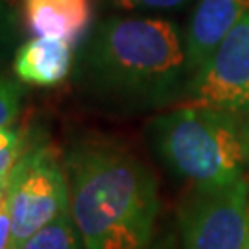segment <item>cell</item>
Segmentation results:
<instances>
[{
	"mask_svg": "<svg viewBox=\"0 0 249 249\" xmlns=\"http://www.w3.org/2000/svg\"><path fill=\"white\" fill-rule=\"evenodd\" d=\"M28 133L13 125L0 127V188H6L18 160L32 146H28Z\"/></svg>",
	"mask_w": 249,
	"mask_h": 249,
	"instance_id": "11",
	"label": "cell"
},
{
	"mask_svg": "<svg viewBox=\"0 0 249 249\" xmlns=\"http://www.w3.org/2000/svg\"><path fill=\"white\" fill-rule=\"evenodd\" d=\"M183 104L249 115V15L223 37L192 76Z\"/></svg>",
	"mask_w": 249,
	"mask_h": 249,
	"instance_id": "6",
	"label": "cell"
},
{
	"mask_svg": "<svg viewBox=\"0 0 249 249\" xmlns=\"http://www.w3.org/2000/svg\"><path fill=\"white\" fill-rule=\"evenodd\" d=\"M190 78L185 34L166 18H106L76 59L81 94L113 113H146L183 102Z\"/></svg>",
	"mask_w": 249,
	"mask_h": 249,
	"instance_id": "1",
	"label": "cell"
},
{
	"mask_svg": "<svg viewBox=\"0 0 249 249\" xmlns=\"http://www.w3.org/2000/svg\"><path fill=\"white\" fill-rule=\"evenodd\" d=\"M249 15V0H199L185 32L188 67L196 74L223 41ZM192 80V78H190Z\"/></svg>",
	"mask_w": 249,
	"mask_h": 249,
	"instance_id": "7",
	"label": "cell"
},
{
	"mask_svg": "<svg viewBox=\"0 0 249 249\" xmlns=\"http://www.w3.org/2000/svg\"><path fill=\"white\" fill-rule=\"evenodd\" d=\"M181 249H246L249 236V183L244 178L192 185L179 203Z\"/></svg>",
	"mask_w": 249,
	"mask_h": 249,
	"instance_id": "5",
	"label": "cell"
},
{
	"mask_svg": "<svg viewBox=\"0 0 249 249\" xmlns=\"http://www.w3.org/2000/svg\"><path fill=\"white\" fill-rule=\"evenodd\" d=\"M20 249H81V238L72 222L71 211L28 238Z\"/></svg>",
	"mask_w": 249,
	"mask_h": 249,
	"instance_id": "10",
	"label": "cell"
},
{
	"mask_svg": "<svg viewBox=\"0 0 249 249\" xmlns=\"http://www.w3.org/2000/svg\"><path fill=\"white\" fill-rule=\"evenodd\" d=\"M69 183L63 159L52 146H32L8 183L11 249L69 213Z\"/></svg>",
	"mask_w": 249,
	"mask_h": 249,
	"instance_id": "4",
	"label": "cell"
},
{
	"mask_svg": "<svg viewBox=\"0 0 249 249\" xmlns=\"http://www.w3.org/2000/svg\"><path fill=\"white\" fill-rule=\"evenodd\" d=\"M246 249H249V236H248V246H246Z\"/></svg>",
	"mask_w": 249,
	"mask_h": 249,
	"instance_id": "18",
	"label": "cell"
},
{
	"mask_svg": "<svg viewBox=\"0 0 249 249\" xmlns=\"http://www.w3.org/2000/svg\"><path fill=\"white\" fill-rule=\"evenodd\" d=\"M146 131L160 162L192 185L227 183L249 168V115L183 104L155 116Z\"/></svg>",
	"mask_w": 249,
	"mask_h": 249,
	"instance_id": "3",
	"label": "cell"
},
{
	"mask_svg": "<svg viewBox=\"0 0 249 249\" xmlns=\"http://www.w3.org/2000/svg\"><path fill=\"white\" fill-rule=\"evenodd\" d=\"M74 65V45L57 37L36 36L20 43L11 59L18 81L34 87L59 85Z\"/></svg>",
	"mask_w": 249,
	"mask_h": 249,
	"instance_id": "8",
	"label": "cell"
},
{
	"mask_svg": "<svg viewBox=\"0 0 249 249\" xmlns=\"http://www.w3.org/2000/svg\"><path fill=\"white\" fill-rule=\"evenodd\" d=\"M8 209V187L0 188V216Z\"/></svg>",
	"mask_w": 249,
	"mask_h": 249,
	"instance_id": "17",
	"label": "cell"
},
{
	"mask_svg": "<svg viewBox=\"0 0 249 249\" xmlns=\"http://www.w3.org/2000/svg\"><path fill=\"white\" fill-rule=\"evenodd\" d=\"M148 249H181L179 232L174 231V229H166L164 232H160V236L153 238Z\"/></svg>",
	"mask_w": 249,
	"mask_h": 249,
	"instance_id": "15",
	"label": "cell"
},
{
	"mask_svg": "<svg viewBox=\"0 0 249 249\" xmlns=\"http://www.w3.org/2000/svg\"><path fill=\"white\" fill-rule=\"evenodd\" d=\"M24 98L22 81L0 74V127L13 125Z\"/></svg>",
	"mask_w": 249,
	"mask_h": 249,
	"instance_id": "13",
	"label": "cell"
},
{
	"mask_svg": "<svg viewBox=\"0 0 249 249\" xmlns=\"http://www.w3.org/2000/svg\"><path fill=\"white\" fill-rule=\"evenodd\" d=\"M18 17L9 0H0V65L13 59L18 48Z\"/></svg>",
	"mask_w": 249,
	"mask_h": 249,
	"instance_id": "12",
	"label": "cell"
},
{
	"mask_svg": "<svg viewBox=\"0 0 249 249\" xmlns=\"http://www.w3.org/2000/svg\"><path fill=\"white\" fill-rule=\"evenodd\" d=\"M69 209L85 249H148L160 199L151 168L125 144L83 137L63 157Z\"/></svg>",
	"mask_w": 249,
	"mask_h": 249,
	"instance_id": "2",
	"label": "cell"
},
{
	"mask_svg": "<svg viewBox=\"0 0 249 249\" xmlns=\"http://www.w3.org/2000/svg\"><path fill=\"white\" fill-rule=\"evenodd\" d=\"M192 0H113L118 9L124 11H172L187 6Z\"/></svg>",
	"mask_w": 249,
	"mask_h": 249,
	"instance_id": "14",
	"label": "cell"
},
{
	"mask_svg": "<svg viewBox=\"0 0 249 249\" xmlns=\"http://www.w3.org/2000/svg\"><path fill=\"white\" fill-rule=\"evenodd\" d=\"M0 249H11V220L8 209L0 216Z\"/></svg>",
	"mask_w": 249,
	"mask_h": 249,
	"instance_id": "16",
	"label": "cell"
},
{
	"mask_svg": "<svg viewBox=\"0 0 249 249\" xmlns=\"http://www.w3.org/2000/svg\"><path fill=\"white\" fill-rule=\"evenodd\" d=\"M24 22L34 36L57 37L72 45L87 32L90 0H22Z\"/></svg>",
	"mask_w": 249,
	"mask_h": 249,
	"instance_id": "9",
	"label": "cell"
}]
</instances>
